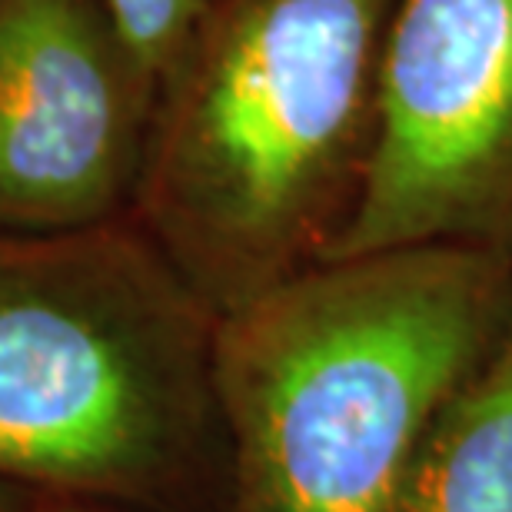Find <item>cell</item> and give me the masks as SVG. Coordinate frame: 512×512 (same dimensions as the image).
Listing matches in <instances>:
<instances>
[{"label":"cell","instance_id":"1","mask_svg":"<svg viewBox=\"0 0 512 512\" xmlns=\"http://www.w3.org/2000/svg\"><path fill=\"white\" fill-rule=\"evenodd\" d=\"M393 0H203L153 87L130 220L223 316L330 256L380 137Z\"/></svg>","mask_w":512,"mask_h":512},{"label":"cell","instance_id":"2","mask_svg":"<svg viewBox=\"0 0 512 512\" xmlns=\"http://www.w3.org/2000/svg\"><path fill=\"white\" fill-rule=\"evenodd\" d=\"M512 333V256H333L217 316L233 512H389L449 403Z\"/></svg>","mask_w":512,"mask_h":512},{"label":"cell","instance_id":"3","mask_svg":"<svg viewBox=\"0 0 512 512\" xmlns=\"http://www.w3.org/2000/svg\"><path fill=\"white\" fill-rule=\"evenodd\" d=\"M217 313L130 217L0 237V476L147 489L220 429Z\"/></svg>","mask_w":512,"mask_h":512},{"label":"cell","instance_id":"4","mask_svg":"<svg viewBox=\"0 0 512 512\" xmlns=\"http://www.w3.org/2000/svg\"><path fill=\"white\" fill-rule=\"evenodd\" d=\"M413 243L512 256V0H393L370 177L326 260Z\"/></svg>","mask_w":512,"mask_h":512},{"label":"cell","instance_id":"5","mask_svg":"<svg viewBox=\"0 0 512 512\" xmlns=\"http://www.w3.org/2000/svg\"><path fill=\"white\" fill-rule=\"evenodd\" d=\"M150 107L107 0H0V237L130 217Z\"/></svg>","mask_w":512,"mask_h":512},{"label":"cell","instance_id":"6","mask_svg":"<svg viewBox=\"0 0 512 512\" xmlns=\"http://www.w3.org/2000/svg\"><path fill=\"white\" fill-rule=\"evenodd\" d=\"M389 512H512V333L439 416Z\"/></svg>","mask_w":512,"mask_h":512},{"label":"cell","instance_id":"7","mask_svg":"<svg viewBox=\"0 0 512 512\" xmlns=\"http://www.w3.org/2000/svg\"><path fill=\"white\" fill-rule=\"evenodd\" d=\"M107 4L114 10L130 50L157 87V77L183 44L203 0H107Z\"/></svg>","mask_w":512,"mask_h":512}]
</instances>
